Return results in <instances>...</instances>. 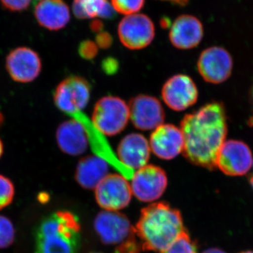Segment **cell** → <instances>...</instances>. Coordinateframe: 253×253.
I'll return each mask as SVG.
<instances>
[{
  "mask_svg": "<svg viewBox=\"0 0 253 253\" xmlns=\"http://www.w3.org/2000/svg\"><path fill=\"white\" fill-rule=\"evenodd\" d=\"M203 253H226L223 251L222 250L216 249V248H213V249H210L206 250Z\"/></svg>",
  "mask_w": 253,
  "mask_h": 253,
  "instance_id": "cell-33",
  "label": "cell"
},
{
  "mask_svg": "<svg viewBox=\"0 0 253 253\" xmlns=\"http://www.w3.org/2000/svg\"><path fill=\"white\" fill-rule=\"evenodd\" d=\"M184 144L181 129L171 124H163L155 129L149 140L152 152L163 160L176 158L182 153Z\"/></svg>",
  "mask_w": 253,
  "mask_h": 253,
  "instance_id": "cell-15",
  "label": "cell"
},
{
  "mask_svg": "<svg viewBox=\"0 0 253 253\" xmlns=\"http://www.w3.org/2000/svg\"></svg>",
  "mask_w": 253,
  "mask_h": 253,
  "instance_id": "cell-37",
  "label": "cell"
},
{
  "mask_svg": "<svg viewBox=\"0 0 253 253\" xmlns=\"http://www.w3.org/2000/svg\"><path fill=\"white\" fill-rule=\"evenodd\" d=\"M36 253H78L81 226L76 214L68 211L51 213L37 227Z\"/></svg>",
  "mask_w": 253,
  "mask_h": 253,
  "instance_id": "cell-3",
  "label": "cell"
},
{
  "mask_svg": "<svg viewBox=\"0 0 253 253\" xmlns=\"http://www.w3.org/2000/svg\"><path fill=\"white\" fill-rule=\"evenodd\" d=\"M134 229L143 251L159 253L169 247L186 229L180 212L165 202L144 208Z\"/></svg>",
  "mask_w": 253,
  "mask_h": 253,
  "instance_id": "cell-2",
  "label": "cell"
},
{
  "mask_svg": "<svg viewBox=\"0 0 253 253\" xmlns=\"http://www.w3.org/2000/svg\"><path fill=\"white\" fill-rule=\"evenodd\" d=\"M184 136L183 155L191 164L213 170L228 133L224 104L212 101L184 116L181 122Z\"/></svg>",
  "mask_w": 253,
  "mask_h": 253,
  "instance_id": "cell-1",
  "label": "cell"
},
{
  "mask_svg": "<svg viewBox=\"0 0 253 253\" xmlns=\"http://www.w3.org/2000/svg\"><path fill=\"white\" fill-rule=\"evenodd\" d=\"M56 141L63 153L74 156L84 154L89 144L85 128L73 118L58 126Z\"/></svg>",
  "mask_w": 253,
  "mask_h": 253,
  "instance_id": "cell-18",
  "label": "cell"
},
{
  "mask_svg": "<svg viewBox=\"0 0 253 253\" xmlns=\"http://www.w3.org/2000/svg\"><path fill=\"white\" fill-rule=\"evenodd\" d=\"M34 14L40 26L49 31L63 29L71 19L69 7L63 0H41Z\"/></svg>",
  "mask_w": 253,
  "mask_h": 253,
  "instance_id": "cell-19",
  "label": "cell"
},
{
  "mask_svg": "<svg viewBox=\"0 0 253 253\" xmlns=\"http://www.w3.org/2000/svg\"><path fill=\"white\" fill-rule=\"evenodd\" d=\"M170 19L166 17L161 18V21H160V24H161V27L163 28L171 27L172 25H170Z\"/></svg>",
  "mask_w": 253,
  "mask_h": 253,
  "instance_id": "cell-32",
  "label": "cell"
},
{
  "mask_svg": "<svg viewBox=\"0 0 253 253\" xmlns=\"http://www.w3.org/2000/svg\"><path fill=\"white\" fill-rule=\"evenodd\" d=\"M73 14L79 19L99 17L112 19L116 11L108 0H74Z\"/></svg>",
  "mask_w": 253,
  "mask_h": 253,
  "instance_id": "cell-21",
  "label": "cell"
},
{
  "mask_svg": "<svg viewBox=\"0 0 253 253\" xmlns=\"http://www.w3.org/2000/svg\"><path fill=\"white\" fill-rule=\"evenodd\" d=\"M14 196V184L9 179L0 174V210L11 204Z\"/></svg>",
  "mask_w": 253,
  "mask_h": 253,
  "instance_id": "cell-25",
  "label": "cell"
},
{
  "mask_svg": "<svg viewBox=\"0 0 253 253\" xmlns=\"http://www.w3.org/2000/svg\"><path fill=\"white\" fill-rule=\"evenodd\" d=\"M249 97L250 101H251V106H252L253 108V114L252 116L250 117L249 121H248V125H249L250 126L253 127V84L252 86H251V89H250Z\"/></svg>",
  "mask_w": 253,
  "mask_h": 253,
  "instance_id": "cell-30",
  "label": "cell"
},
{
  "mask_svg": "<svg viewBox=\"0 0 253 253\" xmlns=\"http://www.w3.org/2000/svg\"><path fill=\"white\" fill-rule=\"evenodd\" d=\"M129 119V106L117 96H107L95 105L91 122L104 135L115 136L126 128Z\"/></svg>",
  "mask_w": 253,
  "mask_h": 253,
  "instance_id": "cell-4",
  "label": "cell"
},
{
  "mask_svg": "<svg viewBox=\"0 0 253 253\" xmlns=\"http://www.w3.org/2000/svg\"><path fill=\"white\" fill-rule=\"evenodd\" d=\"M149 141L142 134H127L120 142L118 158L122 164L132 169H139L147 165L150 158Z\"/></svg>",
  "mask_w": 253,
  "mask_h": 253,
  "instance_id": "cell-17",
  "label": "cell"
},
{
  "mask_svg": "<svg viewBox=\"0 0 253 253\" xmlns=\"http://www.w3.org/2000/svg\"><path fill=\"white\" fill-rule=\"evenodd\" d=\"M3 151H4V148H3L2 142H1V139H0V158L2 156Z\"/></svg>",
  "mask_w": 253,
  "mask_h": 253,
  "instance_id": "cell-34",
  "label": "cell"
},
{
  "mask_svg": "<svg viewBox=\"0 0 253 253\" xmlns=\"http://www.w3.org/2000/svg\"><path fill=\"white\" fill-rule=\"evenodd\" d=\"M6 68L14 81L28 83L39 76L42 70L41 57L36 51L26 46L12 50L6 56Z\"/></svg>",
  "mask_w": 253,
  "mask_h": 253,
  "instance_id": "cell-14",
  "label": "cell"
},
{
  "mask_svg": "<svg viewBox=\"0 0 253 253\" xmlns=\"http://www.w3.org/2000/svg\"><path fill=\"white\" fill-rule=\"evenodd\" d=\"M78 52L83 59L86 60L94 59L98 53L97 44L94 42L89 41V40L82 42L79 45Z\"/></svg>",
  "mask_w": 253,
  "mask_h": 253,
  "instance_id": "cell-26",
  "label": "cell"
},
{
  "mask_svg": "<svg viewBox=\"0 0 253 253\" xmlns=\"http://www.w3.org/2000/svg\"><path fill=\"white\" fill-rule=\"evenodd\" d=\"M5 9L11 11H21L27 9L32 0H0Z\"/></svg>",
  "mask_w": 253,
  "mask_h": 253,
  "instance_id": "cell-27",
  "label": "cell"
},
{
  "mask_svg": "<svg viewBox=\"0 0 253 253\" xmlns=\"http://www.w3.org/2000/svg\"><path fill=\"white\" fill-rule=\"evenodd\" d=\"M204 35V26L199 18L193 15L183 14L173 22L169 38L174 47L185 50L199 45Z\"/></svg>",
  "mask_w": 253,
  "mask_h": 253,
  "instance_id": "cell-16",
  "label": "cell"
},
{
  "mask_svg": "<svg viewBox=\"0 0 253 253\" xmlns=\"http://www.w3.org/2000/svg\"><path fill=\"white\" fill-rule=\"evenodd\" d=\"M90 84L84 78L71 76L56 86L54 101L56 107L71 117L83 111L90 99Z\"/></svg>",
  "mask_w": 253,
  "mask_h": 253,
  "instance_id": "cell-6",
  "label": "cell"
},
{
  "mask_svg": "<svg viewBox=\"0 0 253 253\" xmlns=\"http://www.w3.org/2000/svg\"><path fill=\"white\" fill-rule=\"evenodd\" d=\"M131 180V193L136 199L145 203L159 199L168 186L164 169L154 165H146L137 169Z\"/></svg>",
  "mask_w": 253,
  "mask_h": 253,
  "instance_id": "cell-9",
  "label": "cell"
},
{
  "mask_svg": "<svg viewBox=\"0 0 253 253\" xmlns=\"http://www.w3.org/2000/svg\"><path fill=\"white\" fill-rule=\"evenodd\" d=\"M129 118L136 129L153 130L163 124L165 111L159 100L149 95H139L131 99Z\"/></svg>",
  "mask_w": 253,
  "mask_h": 253,
  "instance_id": "cell-13",
  "label": "cell"
},
{
  "mask_svg": "<svg viewBox=\"0 0 253 253\" xmlns=\"http://www.w3.org/2000/svg\"><path fill=\"white\" fill-rule=\"evenodd\" d=\"M160 253H198L197 248L186 229L169 247Z\"/></svg>",
  "mask_w": 253,
  "mask_h": 253,
  "instance_id": "cell-22",
  "label": "cell"
},
{
  "mask_svg": "<svg viewBox=\"0 0 253 253\" xmlns=\"http://www.w3.org/2000/svg\"><path fill=\"white\" fill-rule=\"evenodd\" d=\"M161 95L165 104L169 109L182 111L196 104L199 98V90L189 76L178 74L166 81Z\"/></svg>",
  "mask_w": 253,
  "mask_h": 253,
  "instance_id": "cell-12",
  "label": "cell"
},
{
  "mask_svg": "<svg viewBox=\"0 0 253 253\" xmlns=\"http://www.w3.org/2000/svg\"><path fill=\"white\" fill-rule=\"evenodd\" d=\"M96 234L101 242L118 247L136 239L135 229L129 219L117 211H102L94 221Z\"/></svg>",
  "mask_w": 253,
  "mask_h": 253,
  "instance_id": "cell-5",
  "label": "cell"
},
{
  "mask_svg": "<svg viewBox=\"0 0 253 253\" xmlns=\"http://www.w3.org/2000/svg\"><path fill=\"white\" fill-rule=\"evenodd\" d=\"M104 25L102 21L100 20L95 19L93 20L90 23V29L94 33H99L103 31L104 29Z\"/></svg>",
  "mask_w": 253,
  "mask_h": 253,
  "instance_id": "cell-29",
  "label": "cell"
},
{
  "mask_svg": "<svg viewBox=\"0 0 253 253\" xmlns=\"http://www.w3.org/2000/svg\"><path fill=\"white\" fill-rule=\"evenodd\" d=\"M198 71L205 81L221 84L231 77L234 61L230 53L221 46H211L200 54Z\"/></svg>",
  "mask_w": 253,
  "mask_h": 253,
  "instance_id": "cell-7",
  "label": "cell"
},
{
  "mask_svg": "<svg viewBox=\"0 0 253 253\" xmlns=\"http://www.w3.org/2000/svg\"><path fill=\"white\" fill-rule=\"evenodd\" d=\"M253 166L252 151L246 143L228 140L221 146L217 158V168L231 176H244Z\"/></svg>",
  "mask_w": 253,
  "mask_h": 253,
  "instance_id": "cell-11",
  "label": "cell"
},
{
  "mask_svg": "<svg viewBox=\"0 0 253 253\" xmlns=\"http://www.w3.org/2000/svg\"><path fill=\"white\" fill-rule=\"evenodd\" d=\"M161 1H169V2L172 3V4L184 6L189 3V0H161Z\"/></svg>",
  "mask_w": 253,
  "mask_h": 253,
  "instance_id": "cell-31",
  "label": "cell"
},
{
  "mask_svg": "<svg viewBox=\"0 0 253 253\" xmlns=\"http://www.w3.org/2000/svg\"><path fill=\"white\" fill-rule=\"evenodd\" d=\"M109 165L96 155L82 158L76 168V181L84 189H96L101 181L109 174Z\"/></svg>",
  "mask_w": 253,
  "mask_h": 253,
  "instance_id": "cell-20",
  "label": "cell"
},
{
  "mask_svg": "<svg viewBox=\"0 0 253 253\" xmlns=\"http://www.w3.org/2000/svg\"><path fill=\"white\" fill-rule=\"evenodd\" d=\"M118 33L126 47L131 50L144 49L154 41V23L145 14L128 15L118 25Z\"/></svg>",
  "mask_w": 253,
  "mask_h": 253,
  "instance_id": "cell-8",
  "label": "cell"
},
{
  "mask_svg": "<svg viewBox=\"0 0 253 253\" xmlns=\"http://www.w3.org/2000/svg\"><path fill=\"white\" fill-rule=\"evenodd\" d=\"M145 0H111L115 11L128 16L134 14L144 7Z\"/></svg>",
  "mask_w": 253,
  "mask_h": 253,
  "instance_id": "cell-23",
  "label": "cell"
},
{
  "mask_svg": "<svg viewBox=\"0 0 253 253\" xmlns=\"http://www.w3.org/2000/svg\"><path fill=\"white\" fill-rule=\"evenodd\" d=\"M249 181L250 184H251V185L252 186L253 189V174L251 176V177H250Z\"/></svg>",
  "mask_w": 253,
  "mask_h": 253,
  "instance_id": "cell-35",
  "label": "cell"
},
{
  "mask_svg": "<svg viewBox=\"0 0 253 253\" xmlns=\"http://www.w3.org/2000/svg\"><path fill=\"white\" fill-rule=\"evenodd\" d=\"M131 186L121 174H108L95 189V197L100 207L117 211L126 207L131 199Z\"/></svg>",
  "mask_w": 253,
  "mask_h": 253,
  "instance_id": "cell-10",
  "label": "cell"
},
{
  "mask_svg": "<svg viewBox=\"0 0 253 253\" xmlns=\"http://www.w3.org/2000/svg\"><path fill=\"white\" fill-rule=\"evenodd\" d=\"M240 253H253V251H243V252H241Z\"/></svg>",
  "mask_w": 253,
  "mask_h": 253,
  "instance_id": "cell-36",
  "label": "cell"
},
{
  "mask_svg": "<svg viewBox=\"0 0 253 253\" xmlns=\"http://www.w3.org/2000/svg\"><path fill=\"white\" fill-rule=\"evenodd\" d=\"M14 225L8 218L0 215V249L9 247L14 242Z\"/></svg>",
  "mask_w": 253,
  "mask_h": 253,
  "instance_id": "cell-24",
  "label": "cell"
},
{
  "mask_svg": "<svg viewBox=\"0 0 253 253\" xmlns=\"http://www.w3.org/2000/svg\"><path fill=\"white\" fill-rule=\"evenodd\" d=\"M113 38L110 33L102 31L96 36V44L102 49H108L112 44Z\"/></svg>",
  "mask_w": 253,
  "mask_h": 253,
  "instance_id": "cell-28",
  "label": "cell"
}]
</instances>
